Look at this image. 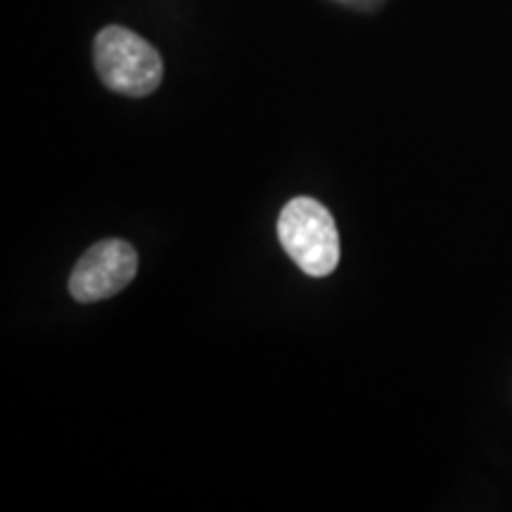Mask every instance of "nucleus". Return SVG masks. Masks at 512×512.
I'll return each instance as SVG.
<instances>
[{
    "mask_svg": "<svg viewBox=\"0 0 512 512\" xmlns=\"http://www.w3.org/2000/svg\"><path fill=\"white\" fill-rule=\"evenodd\" d=\"M93 60L100 81L126 98L155 93L164 79V62L145 38L124 27H105L95 38Z\"/></svg>",
    "mask_w": 512,
    "mask_h": 512,
    "instance_id": "1",
    "label": "nucleus"
},
{
    "mask_svg": "<svg viewBox=\"0 0 512 512\" xmlns=\"http://www.w3.org/2000/svg\"><path fill=\"white\" fill-rule=\"evenodd\" d=\"M278 238L306 275L325 278L339 264V233L328 209L313 197H294L280 211Z\"/></svg>",
    "mask_w": 512,
    "mask_h": 512,
    "instance_id": "2",
    "label": "nucleus"
},
{
    "mask_svg": "<svg viewBox=\"0 0 512 512\" xmlns=\"http://www.w3.org/2000/svg\"><path fill=\"white\" fill-rule=\"evenodd\" d=\"M138 273V254L126 240L110 238L93 245L81 256L69 278L76 302L93 304L119 294Z\"/></svg>",
    "mask_w": 512,
    "mask_h": 512,
    "instance_id": "3",
    "label": "nucleus"
}]
</instances>
